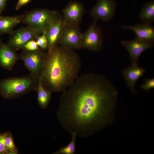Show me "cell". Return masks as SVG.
I'll return each instance as SVG.
<instances>
[{"instance_id":"2e32d148","label":"cell","mask_w":154,"mask_h":154,"mask_svg":"<svg viewBox=\"0 0 154 154\" xmlns=\"http://www.w3.org/2000/svg\"><path fill=\"white\" fill-rule=\"evenodd\" d=\"M36 91L37 93V102L39 106L42 109H46L50 103L52 93L44 88L41 80L39 78Z\"/></svg>"},{"instance_id":"d6986e66","label":"cell","mask_w":154,"mask_h":154,"mask_svg":"<svg viewBox=\"0 0 154 154\" xmlns=\"http://www.w3.org/2000/svg\"><path fill=\"white\" fill-rule=\"evenodd\" d=\"M72 135L71 141L67 145L61 147L53 153V154H74L76 153V140L77 135L74 132L70 133Z\"/></svg>"},{"instance_id":"7a4b0ae2","label":"cell","mask_w":154,"mask_h":154,"mask_svg":"<svg viewBox=\"0 0 154 154\" xmlns=\"http://www.w3.org/2000/svg\"><path fill=\"white\" fill-rule=\"evenodd\" d=\"M82 62L73 50L58 44L45 53L39 77L51 92H64L79 76Z\"/></svg>"},{"instance_id":"7c38bea8","label":"cell","mask_w":154,"mask_h":154,"mask_svg":"<svg viewBox=\"0 0 154 154\" xmlns=\"http://www.w3.org/2000/svg\"><path fill=\"white\" fill-rule=\"evenodd\" d=\"M146 71L145 69L139 66L138 64H133L122 71V74L126 84L133 93H136L134 88L135 84L144 75Z\"/></svg>"},{"instance_id":"5bb4252c","label":"cell","mask_w":154,"mask_h":154,"mask_svg":"<svg viewBox=\"0 0 154 154\" xmlns=\"http://www.w3.org/2000/svg\"><path fill=\"white\" fill-rule=\"evenodd\" d=\"M15 50L7 44L0 43V66L11 70L19 57Z\"/></svg>"},{"instance_id":"4fadbf2b","label":"cell","mask_w":154,"mask_h":154,"mask_svg":"<svg viewBox=\"0 0 154 154\" xmlns=\"http://www.w3.org/2000/svg\"><path fill=\"white\" fill-rule=\"evenodd\" d=\"M63 26L62 17L53 22L43 33L48 42V50L58 44L61 36Z\"/></svg>"},{"instance_id":"8992f818","label":"cell","mask_w":154,"mask_h":154,"mask_svg":"<svg viewBox=\"0 0 154 154\" xmlns=\"http://www.w3.org/2000/svg\"><path fill=\"white\" fill-rule=\"evenodd\" d=\"M94 20L88 30L82 33V48L98 52L102 48L103 40L102 31Z\"/></svg>"},{"instance_id":"8fae6325","label":"cell","mask_w":154,"mask_h":154,"mask_svg":"<svg viewBox=\"0 0 154 154\" xmlns=\"http://www.w3.org/2000/svg\"><path fill=\"white\" fill-rule=\"evenodd\" d=\"M84 11L81 3L77 1H71L62 10L63 24L79 25Z\"/></svg>"},{"instance_id":"e0dca14e","label":"cell","mask_w":154,"mask_h":154,"mask_svg":"<svg viewBox=\"0 0 154 154\" xmlns=\"http://www.w3.org/2000/svg\"><path fill=\"white\" fill-rule=\"evenodd\" d=\"M21 21V17L20 16L1 17L0 18V32H10Z\"/></svg>"},{"instance_id":"f1b7e54d","label":"cell","mask_w":154,"mask_h":154,"mask_svg":"<svg viewBox=\"0 0 154 154\" xmlns=\"http://www.w3.org/2000/svg\"><path fill=\"white\" fill-rule=\"evenodd\" d=\"M1 133L0 132V135Z\"/></svg>"},{"instance_id":"484cf974","label":"cell","mask_w":154,"mask_h":154,"mask_svg":"<svg viewBox=\"0 0 154 154\" xmlns=\"http://www.w3.org/2000/svg\"><path fill=\"white\" fill-rule=\"evenodd\" d=\"M6 1L7 0H0V9L1 11L5 8Z\"/></svg>"},{"instance_id":"ba28073f","label":"cell","mask_w":154,"mask_h":154,"mask_svg":"<svg viewBox=\"0 0 154 154\" xmlns=\"http://www.w3.org/2000/svg\"><path fill=\"white\" fill-rule=\"evenodd\" d=\"M42 34L39 30L28 26L22 28L15 31L7 45L15 50L23 49L27 42Z\"/></svg>"},{"instance_id":"277c9868","label":"cell","mask_w":154,"mask_h":154,"mask_svg":"<svg viewBox=\"0 0 154 154\" xmlns=\"http://www.w3.org/2000/svg\"><path fill=\"white\" fill-rule=\"evenodd\" d=\"M62 17L57 11L38 9L21 17V19L28 26L37 29L43 33L53 22Z\"/></svg>"},{"instance_id":"5b68a950","label":"cell","mask_w":154,"mask_h":154,"mask_svg":"<svg viewBox=\"0 0 154 154\" xmlns=\"http://www.w3.org/2000/svg\"><path fill=\"white\" fill-rule=\"evenodd\" d=\"M23 50L20 58L33 77L38 78L42 69L45 52L39 49L33 51Z\"/></svg>"},{"instance_id":"3957f363","label":"cell","mask_w":154,"mask_h":154,"mask_svg":"<svg viewBox=\"0 0 154 154\" xmlns=\"http://www.w3.org/2000/svg\"><path fill=\"white\" fill-rule=\"evenodd\" d=\"M38 78L29 76L10 78L0 81V94L5 99L19 97L36 90Z\"/></svg>"},{"instance_id":"44dd1931","label":"cell","mask_w":154,"mask_h":154,"mask_svg":"<svg viewBox=\"0 0 154 154\" xmlns=\"http://www.w3.org/2000/svg\"><path fill=\"white\" fill-rule=\"evenodd\" d=\"M35 41L40 48L43 50H47L48 48V42L47 38L44 33L37 37Z\"/></svg>"},{"instance_id":"52a82bcc","label":"cell","mask_w":154,"mask_h":154,"mask_svg":"<svg viewBox=\"0 0 154 154\" xmlns=\"http://www.w3.org/2000/svg\"><path fill=\"white\" fill-rule=\"evenodd\" d=\"M82 35L79 25L63 24L62 35L58 44L74 50L82 49Z\"/></svg>"},{"instance_id":"30bf717a","label":"cell","mask_w":154,"mask_h":154,"mask_svg":"<svg viewBox=\"0 0 154 154\" xmlns=\"http://www.w3.org/2000/svg\"><path fill=\"white\" fill-rule=\"evenodd\" d=\"M121 43L128 51L133 64H138L139 59L141 54L154 46V41H144L136 38L132 40H123Z\"/></svg>"},{"instance_id":"9c48e42d","label":"cell","mask_w":154,"mask_h":154,"mask_svg":"<svg viewBox=\"0 0 154 154\" xmlns=\"http://www.w3.org/2000/svg\"><path fill=\"white\" fill-rule=\"evenodd\" d=\"M116 4L115 0H98L97 3L89 13L95 20L109 21L115 13Z\"/></svg>"},{"instance_id":"d4e9b609","label":"cell","mask_w":154,"mask_h":154,"mask_svg":"<svg viewBox=\"0 0 154 154\" xmlns=\"http://www.w3.org/2000/svg\"><path fill=\"white\" fill-rule=\"evenodd\" d=\"M32 0H18L16 6L15 8L17 10L19 9L24 5L28 3Z\"/></svg>"},{"instance_id":"ffe728a7","label":"cell","mask_w":154,"mask_h":154,"mask_svg":"<svg viewBox=\"0 0 154 154\" xmlns=\"http://www.w3.org/2000/svg\"><path fill=\"white\" fill-rule=\"evenodd\" d=\"M5 133V141L8 149L7 154H18V150L14 143L12 133L8 131Z\"/></svg>"},{"instance_id":"cb8c5ba5","label":"cell","mask_w":154,"mask_h":154,"mask_svg":"<svg viewBox=\"0 0 154 154\" xmlns=\"http://www.w3.org/2000/svg\"><path fill=\"white\" fill-rule=\"evenodd\" d=\"M39 48L35 39L31 40L27 43L24 46L23 49L29 51H33Z\"/></svg>"},{"instance_id":"83f0119b","label":"cell","mask_w":154,"mask_h":154,"mask_svg":"<svg viewBox=\"0 0 154 154\" xmlns=\"http://www.w3.org/2000/svg\"><path fill=\"white\" fill-rule=\"evenodd\" d=\"M1 16L0 15V18H1Z\"/></svg>"},{"instance_id":"4316f807","label":"cell","mask_w":154,"mask_h":154,"mask_svg":"<svg viewBox=\"0 0 154 154\" xmlns=\"http://www.w3.org/2000/svg\"><path fill=\"white\" fill-rule=\"evenodd\" d=\"M1 11L0 9V13H1Z\"/></svg>"},{"instance_id":"6da1fadb","label":"cell","mask_w":154,"mask_h":154,"mask_svg":"<svg viewBox=\"0 0 154 154\" xmlns=\"http://www.w3.org/2000/svg\"><path fill=\"white\" fill-rule=\"evenodd\" d=\"M62 93L57 119L66 131L84 138L105 125L117 96L112 82L95 73L79 75Z\"/></svg>"},{"instance_id":"7402d4cb","label":"cell","mask_w":154,"mask_h":154,"mask_svg":"<svg viewBox=\"0 0 154 154\" xmlns=\"http://www.w3.org/2000/svg\"><path fill=\"white\" fill-rule=\"evenodd\" d=\"M8 149L6 144L5 132L0 135V154H7Z\"/></svg>"},{"instance_id":"ac0fdd59","label":"cell","mask_w":154,"mask_h":154,"mask_svg":"<svg viewBox=\"0 0 154 154\" xmlns=\"http://www.w3.org/2000/svg\"><path fill=\"white\" fill-rule=\"evenodd\" d=\"M140 19L144 23L151 24L154 20V1H152L146 3L139 15Z\"/></svg>"},{"instance_id":"f546056e","label":"cell","mask_w":154,"mask_h":154,"mask_svg":"<svg viewBox=\"0 0 154 154\" xmlns=\"http://www.w3.org/2000/svg\"></svg>"},{"instance_id":"603a6c76","label":"cell","mask_w":154,"mask_h":154,"mask_svg":"<svg viewBox=\"0 0 154 154\" xmlns=\"http://www.w3.org/2000/svg\"><path fill=\"white\" fill-rule=\"evenodd\" d=\"M144 84L141 86V88L148 92L150 89L154 88V78H145Z\"/></svg>"},{"instance_id":"9a60e30c","label":"cell","mask_w":154,"mask_h":154,"mask_svg":"<svg viewBox=\"0 0 154 154\" xmlns=\"http://www.w3.org/2000/svg\"><path fill=\"white\" fill-rule=\"evenodd\" d=\"M123 29H129L133 31L136 38L143 40L154 41V28L151 24L144 23L134 26H123Z\"/></svg>"}]
</instances>
